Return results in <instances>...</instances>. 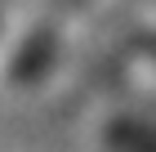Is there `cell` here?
<instances>
[{"instance_id": "2", "label": "cell", "mask_w": 156, "mask_h": 152, "mask_svg": "<svg viewBox=\"0 0 156 152\" xmlns=\"http://www.w3.org/2000/svg\"><path fill=\"white\" fill-rule=\"evenodd\" d=\"M58 5H62V9H72V5H80V0H58Z\"/></svg>"}, {"instance_id": "1", "label": "cell", "mask_w": 156, "mask_h": 152, "mask_svg": "<svg viewBox=\"0 0 156 152\" xmlns=\"http://www.w3.org/2000/svg\"><path fill=\"white\" fill-rule=\"evenodd\" d=\"M112 143L120 152H156V130L138 125V121H116L112 125Z\"/></svg>"}]
</instances>
